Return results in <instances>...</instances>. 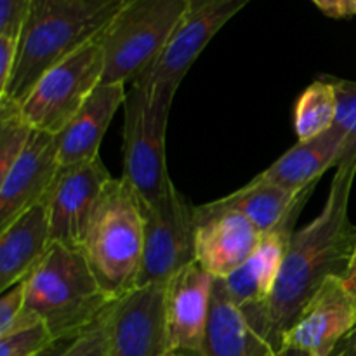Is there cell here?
I'll return each mask as SVG.
<instances>
[{
	"instance_id": "obj_31",
	"label": "cell",
	"mask_w": 356,
	"mask_h": 356,
	"mask_svg": "<svg viewBox=\"0 0 356 356\" xmlns=\"http://www.w3.org/2000/svg\"><path fill=\"white\" fill-rule=\"evenodd\" d=\"M329 356H356V325L336 344Z\"/></svg>"
},
{
	"instance_id": "obj_28",
	"label": "cell",
	"mask_w": 356,
	"mask_h": 356,
	"mask_svg": "<svg viewBox=\"0 0 356 356\" xmlns=\"http://www.w3.org/2000/svg\"><path fill=\"white\" fill-rule=\"evenodd\" d=\"M31 0H0V37L19 40Z\"/></svg>"
},
{
	"instance_id": "obj_32",
	"label": "cell",
	"mask_w": 356,
	"mask_h": 356,
	"mask_svg": "<svg viewBox=\"0 0 356 356\" xmlns=\"http://www.w3.org/2000/svg\"><path fill=\"white\" fill-rule=\"evenodd\" d=\"M76 337H65V339H56L51 346L45 348L44 351H40L38 355L35 356H63L66 351L70 350V346L73 344Z\"/></svg>"
},
{
	"instance_id": "obj_11",
	"label": "cell",
	"mask_w": 356,
	"mask_h": 356,
	"mask_svg": "<svg viewBox=\"0 0 356 356\" xmlns=\"http://www.w3.org/2000/svg\"><path fill=\"white\" fill-rule=\"evenodd\" d=\"M163 289L138 287L111 305L106 356H163L169 351Z\"/></svg>"
},
{
	"instance_id": "obj_30",
	"label": "cell",
	"mask_w": 356,
	"mask_h": 356,
	"mask_svg": "<svg viewBox=\"0 0 356 356\" xmlns=\"http://www.w3.org/2000/svg\"><path fill=\"white\" fill-rule=\"evenodd\" d=\"M325 16L343 19L356 14V0H313Z\"/></svg>"
},
{
	"instance_id": "obj_23",
	"label": "cell",
	"mask_w": 356,
	"mask_h": 356,
	"mask_svg": "<svg viewBox=\"0 0 356 356\" xmlns=\"http://www.w3.org/2000/svg\"><path fill=\"white\" fill-rule=\"evenodd\" d=\"M33 132L35 129L21 117L19 104L7 99L0 101V177L6 176L23 155Z\"/></svg>"
},
{
	"instance_id": "obj_12",
	"label": "cell",
	"mask_w": 356,
	"mask_h": 356,
	"mask_svg": "<svg viewBox=\"0 0 356 356\" xmlns=\"http://www.w3.org/2000/svg\"><path fill=\"white\" fill-rule=\"evenodd\" d=\"M356 325V298L344 278L330 277L306 302L282 341L308 356H329L336 344Z\"/></svg>"
},
{
	"instance_id": "obj_24",
	"label": "cell",
	"mask_w": 356,
	"mask_h": 356,
	"mask_svg": "<svg viewBox=\"0 0 356 356\" xmlns=\"http://www.w3.org/2000/svg\"><path fill=\"white\" fill-rule=\"evenodd\" d=\"M337 87V117L336 127L344 136V148L339 165H356V80H344L332 76ZM337 165V167H339Z\"/></svg>"
},
{
	"instance_id": "obj_14",
	"label": "cell",
	"mask_w": 356,
	"mask_h": 356,
	"mask_svg": "<svg viewBox=\"0 0 356 356\" xmlns=\"http://www.w3.org/2000/svg\"><path fill=\"white\" fill-rule=\"evenodd\" d=\"M263 233L232 211L195 207V261L216 280L235 273L259 243Z\"/></svg>"
},
{
	"instance_id": "obj_26",
	"label": "cell",
	"mask_w": 356,
	"mask_h": 356,
	"mask_svg": "<svg viewBox=\"0 0 356 356\" xmlns=\"http://www.w3.org/2000/svg\"><path fill=\"white\" fill-rule=\"evenodd\" d=\"M40 320L24 306V282L13 285L0 296V337L38 323Z\"/></svg>"
},
{
	"instance_id": "obj_15",
	"label": "cell",
	"mask_w": 356,
	"mask_h": 356,
	"mask_svg": "<svg viewBox=\"0 0 356 356\" xmlns=\"http://www.w3.org/2000/svg\"><path fill=\"white\" fill-rule=\"evenodd\" d=\"M214 282L197 261L177 271L163 289L169 350L195 355L202 346L212 306Z\"/></svg>"
},
{
	"instance_id": "obj_13",
	"label": "cell",
	"mask_w": 356,
	"mask_h": 356,
	"mask_svg": "<svg viewBox=\"0 0 356 356\" xmlns=\"http://www.w3.org/2000/svg\"><path fill=\"white\" fill-rule=\"evenodd\" d=\"M316 184L306 188L299 195L298 202L287 216L261 235L259 243L254 249L252 256L225 282L226 291L240 308L268 305L277 287L292 235L296 233V222L301 216L302 209L308 204L309 197L315 191Z\"/></svg>"
},
{
	"instance_id": "obj_36",
	"label": "cell",
	"mask_w": 356,
	"mask_h": 356,
	"mask_svg": "<svg viewBox=\"0 0 356 356\" xmlns=\"http://www.w3.org/2000/svg\"><path fill=\"white\" fill-rule=\"evenodd\" d=\"M355 298H356V294H355Z\"/></svg>"
},
{
	"instance_id": "obj_22",
	"label": "cell",
	"mask_w": 356,
	"mask_h": 356,
	"mask_svg": "<svg viewBox=\"0 0 356 356\" xmlns=\"http://www.w3.org/2000/svg\"><path fill=\"white\" fill-rule=\"evenodd\" d=\"M337 87L332 76H320L306 87L294 106L298 141H309L334 127L337 117Z\"/></svg>"
},
{
	"instance_id": "obj_18",
	"label": "cell",
	"mask_w": 356,
	"mask_h": 356,
	"mask_svg": "<svg viewBox=\"0 0 356 356\" xmlns=\"http://www.w3.org/2000/svg\"><path fill=\"white\" fill-rule=\"evenodd\" d=\"M51 245L45 198L0 229V292L26 280Z\"/></svg>"
},
{
	"instance_id": "obj_9",
	"label": "cell",
	"mask_w": 356,
	"mask_h": 356,
	"mask_svg": "<svg viewBox=\"0 0 356 356\" xmlns=\"http://www.w3.org/2000/svg\"><path fill=\"white\" fill-rule=\"evenodd\" d=\"M111 179L101 156L59 169L47 195L52 243L82 252L90 219Z\"/></svg>"
},
{
	"instance_id": "obj_25",
	"label": "cell",
	"mask_w": 356,
	"mask_h": 356,
	"mask_svg": "<svg viewBox=\"0 0 356 356\" xmlns=\"http://www.w3.org/2000/svg\"><path fill=\"white\" fill-rule=\"evenodd\" d=\"M56 341L44 322L0 337V356H35Z\"/></svg>"
},
{
	"instance_id": "obj_4",
	"label": "cell",
	"mask_w": 356,
	"mask_h": 356,
	"mask_svg": "<svg viewBox=\"0 0 356 356\" xmlns=\"http://www.w3.org/2000/svg\"><path fill=\"white\" fill-rule=\"evenodd\" d=\"M145 252V209L124 179H111L96 205L82 254L111 302L138 289Z\"/></svg>"
},
{
	"instance_id": "obj_10",
	"label": "cell",
	"mask_w": 356,
	"mask_h": 356,
	"mask_svg": "<svg viewBox=\"0 0 356 356\" xmlns=\"http://www.w3.org/2000/svg\"><path fill=\"white\" fill-rule=\"evenodd\" d=\"M250 2L252 0H188L186 14L162 58L136 82L167 87L177 92L188 70L209 42Z\"/></svg>"
},
{
	"instance_id": "obj_16",
	"label": "cell",
	"mask_w": 356,
	"mask_h": 356,
	"mask_svg": "<svg viewBox=\"0 0 356 356\" xmlns=\"http://www.w3.org/2000/svg\"><path fill=\"white\" fill-rule=\"evenodd\" d=\"M58 172V136L35 131L23 155L0 177V229L45 200Z\"/></svg>"
},
{
	"instance_id": "obj_2",
	"label": "cell",
	"mask_w": 356,
	"mask_h": 356,
	"mask_svg": "<svg viewBox=\"0 0 356 356\" xmlns=\"http://www.w3.org/2000/svg\"><path fill=\"white\" fill-rule=\"evenodd\" d=\"M127 0H31L7 99L21 104L45 72L99 37Z\"/></svg>"
},
{
	"instance_id": "obj_7",
	"label": "cell",
	"mask_w": 356,
	"mask_h": 356,
	"mask_svg": "<svg viewBox=\"0 0 356 356\" xmlns=\"http://www.w3.org/2000/svg\"><path fill=\"white\" fill-rule=\"evenodd\" d=\"M103 33L52 66L35 83L19 104L21 117L31 129L58 136L103 83Z\"/></svg>"
},
{
	"instance_id": "obj_33",
	"label": "cell",
	"mask_w": 356,
	"mask_h": 356,
	"mask_svg": "<svg viewBox=\"0 0 356 356\" xmlns=\"http://www.w3.org/2000/svg\"><path fill=\"white\" fill-rule=\"evenodd\" d=\"M344 282H346V285H348V287H350V291L353 292V294H356V250H355L353 261H351L350 270H348Z\"/></svg>"
},
{
	"instance_id": "obj_19",
	"label": "cell",
	"mask_w": 356,
	"mask_h": 356,
	"mask_svg": "<svg viewBox=\"0 0 356 356\" xmlns=\"http://www.w3.org/2000/svg\"><path fill=\"white\" fill-rule=\"evenodd\" d=\"M343 148L344 136L334 125L318 138L298 141V145L278 156L268 169L257 174V177L298 193L318 183L330 167L339 165Z\"/></svg>"
},
{
	"instance_id": "obj_27",
	"label": "cell",
	"mask_w": 356,
	"mask_h": 356,
	"mask_svg": "<svg viewBox=\"0 0 356 356\" xmlns=\"http://www.w3.org/2000/svg\"><path fill=\"white\" fill-rule=\"evenodd\" d=\"M108 315H110V309L101 316L99 322H96L90 329L80 334L63 356H106Z\"/></svg>"
},
{
	"instance_id": "obj_8",
	"label": "cell",
	"mask_w": 356,
	"mask_h": 356,
	"mask_svg": "<svg viewBox=\"0 0 356 356\" xmlns=\"http://www.w3.org/2000/svg\"><path fill=\"white\" fill-rule=\"evenodd\" d=\"M145 209V252L138 287L165 285L195 261V207L170 183Z\"/></svg>"
},
{
	"instance_id": "obj_20",
	"label": "cell",
	"mask_w": 356,
	"mask_h": 356,
	"mask_svg": "<svg viewBox=\"0 0 356 356\" xmlns=\"http://www.w3.org/2000/svg\"><path fill=\"white\" fill-rule=\"evenodd\" d=\"M191 356H264L243 309L233 301L222 280L214 282L204 341L200 350Z\"/></svg>"
},
{
	"instance_id": "obj_35",
	"label": "cell",
	"mask_w": 356,
	"mask_h": 356,
	"mask_svg": "<svg viewBox=\"0 0 356 356\" xmlns=\"http://www.w3.org/2000/svg\"><path fill=\"white\" fill-rule=\"evenodd\" d=\"M163 356H188V355H186V353H181V351H172V350H169Z\"/></svg>"
},
{
	"instance_id": "obj_5",
	"label": "cell",
	"mask_w": 356,
	"mask_h": 356,
	"mask_svg": "<svg viewBox=\"0 0 356 356\" xmlns=\"http://www.w3.org/2000/svg\"><path fill=\"white\" fill-rule=\"evenodd\" d=\"M176 90L131 83L124 103V176L143 205H152L172 183L167 169V125Z\"/></svg>"
},
{
	"instance_id": "obj_3",
	"label": "cell",
	"mask_w": 356,
	"mask_h": 356,
	"mask_svg": "<svg viewBox=\"0 0 356 356\" xmlns=\"http://www.w3.org/2000/svg\"><path fill=\"white\" fill-rule=\"evenodd\" d=\"M80 250L52 243L24 280V306L56 339L79 337L111 308Z\"/></svg>"
},
{
	"instance_id": "obj_1",
	"label": "cell",
	"mask_w": 356,
	"mask_h": 356,
	"mask_svg": "<svg viewBox=\"0 0 356 356\" xmlns=\"http://www.w3.org/2000/svg\"><path fill=\"white\" fill-rule=\"evenodd\" d=\"M355 177V163L337 167L322 212L292 235L277 287L264 308L271 356L280 353L284 336L313 294L330 277L346 278L356 250V226L350 221Z\"/></svg>"
},
{
	"instance_id": "obj_29",
	"label": "cell",
	"mask_w": 356,
	"mask_h": 356,
	"mask_svg": "<svg viewBox=\"0 0 356 356\" xmlns=\"http://www.w3.org/2000/svg\"><path fill=\"white\" fill-rule=\"evenodd\" d=\"M19 40L17 38L0 37V97L7 92L17 59Z\"/></svg>"
},
{
	"instance_id": "obj_34",
	"label": "cell",
	"mask_w": 356,
	"mask_h": 356,
	"mask_svg": "<svg viewBox=\"0 0 356 356\" xmlns=\"http://www.w3.org/2000/svg\"><path fill=\"white\" fill-rule=\"evenodd\" d=\"M278 356H308V355L302 353V351L299 350H292V348H284V350L278 353Z\"/></svg>"
},
{
	"instance_id": "obj_17",
	"label": "cell",
	"mask_w": 356,
	"mask_h": 356,
	"mask_svg": "<svg viewBox=\"0 0 356 356\" xmlns=\"http://www.w3.org/2000/svg\"><path fill=\"white\" fill-rule=\"evenodd\" d=\"M125 96L127 90L124 83H101L94 90L82 110L58 134L59 169L90 162L99 156L104 134L118 108L124 106Z\"/></svg>"
},
{
	"instance_id": "obj_6",
	"label": "cell",
	"mask_w": 356,
	"mask_h": 356,
	"mask_svg": "<svg viewBox=\"0 0 356 356\" xmlns=\"http://www.w3.org/2000/svg\"><path fill=\"white\" fill-rule=\"evenodd\" d=\"M188 10V0H127L104 30L103 83L136 82L162 58Z\"/></svg>"
},
{
	"instance_id": "obj_21",
	"label": "cell",
	"mask_w": 356,
	"mask_h": 356,
	"mask_svg": "<svg viewBox=\"0 0 356 356\" xmlns=\"http://www.w3.org/2000/svg\"><path fill=\"white\" fill-rule=\"evenodd\" d=\"M302 191L296 193L256 176L240 190L214 202H209L205 207L211 211L236 212L249 219L261 233H266L291 212Z\"/></svg>"
}]
</instances>
